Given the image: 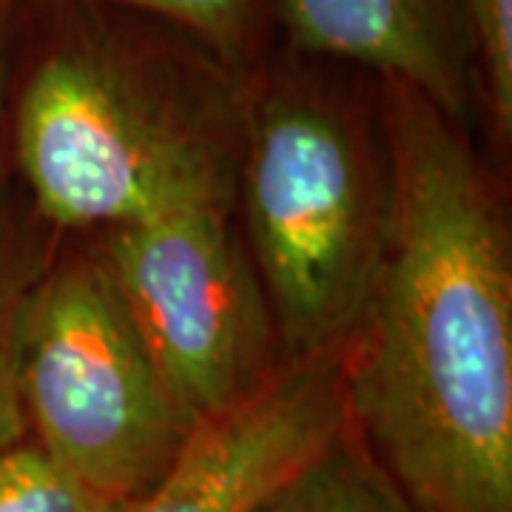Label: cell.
Returning <instances> with one entry per match:
<instances>
[{"label": "cell", "mask_w": 512, "mask_h": 512, "mask_svg": "<svg viewBox=\"0 0 512 512\" xmlns=\"http://www.w3.org/2000/svg\"><path fill=\"white\" fill-rule=\"evenodd\" d=\"M382 265L342 348L348 427L416 512H512V259L456 120L379 80Z\"/></svg>", "instance_id": "1"}, {"label": "cell", "mask_w": 512, "mask_h": 512, "mask_svg": "<svg viewBox=\"0 0 512 512\" xmlns=\"http://www.w3.org/2000/svg\"><path fill=\"white\" fill-rule=\"evenodd\" d=\"M15 148L37 208L63 228L131 225L188 205H231L225 151L254 72L163 20L109 6H32Z\"/></svg>", "instance_id": "2"}, {"label": "cell", "mask_w": 512, "mask_h": 512, "mask_svg": "<svg viewBox=\"0 0 512 512\" xmlns=\"http://www.w3.org/2000/svg\"><path fill=\"white\" fill-rule=\"evenodd\" d=\"M248 254L285 362L345 348L382 265L390 180L365 120L311 57L262 63L242 123Z\"/></svg>", "instance_id": "3"}, {"label": "cell", "mask_w": 512, "mask_h": 512, "mask_svg": "<svg viewBox=\"0 0 512 512\" xmlns=\"http://www.w3.org/2000/svg\"><path fill=\"white\" fill-rule=\"evenodd\" d=\"M12 345L29 439L97 493H148L202 424L168 387L100 256L20 293Z\"/></svg>", "instance_id": "4"}, {"label": "cell", "mask_w": 512, "mask_h": 512, "mask_svg": "<svg viewBox=\"0 0 512 512\" xmlns=\"http://www.w3.org/2000/svg\"><path fill=\"white\" fill-rule=\"evenodd\" d=\"M231 205H188L111 228L100 262L168 387L197 421L251 399L279 370L274 313Z\"/></svg>", "instance_id": "5"}, {"label": "cell", "mask_w": 512, "mask_h": 512, "mask_svg": "<svg viewBox=\"0 0 512 512\" xmlns=\"http://www.w3.org/2000/svg\"><path fill=\"white\" fill-rule=\"evenodd\" d=\"M345 427L342 350L285 362L251 399L202 421L174 467L120 512H251Z\"/></svg>", "instance_id": "6"}, {"label": "cell", "mask_w": 512, "mask_h": 512, "mask_svg": "<svg viewBox=\"0 0 512 512\" xmlns=\"http://www.w3.org/2000/svg\"><path fill=\"white\" fill-rule=\"evenodd\" d=\"M288 49L410 86L458 126L478 100L461 0H268Z\"/></svg>", "instance_id": "7"}, {"label": "cell", "mask_w": 512, "mask_h": 512, "mask_svg": "<svg viewBox=\"0 0 512 512\" xmlns=\"http://www.w3.org/2000/svg\"><path fill=\"white\" fill-rule=\"evenodd\" d=\"M251 512H416L345 427Z\"/></svg>", "instance_id": "8"}, {"label": "cell", "mask_w": 512, "mask_h": 512, "mask_svg": "<svg viewBox=\"0 0 512 512\" xmlns=\"http://www.w3.org/2000/svg\"><path fill=\"white\" fill-rule=\"evenodd\" d=\"M12 6H109L148 15L180 29L205 49L242 72H256L268 55L271 3L268 0H9Z\"/></svg>", "instance_id": "9"}, {"label": "cell", "mask_w": 512, "mask_h": 512, "mask_svg": "<svg viewBox=\"0 0 512 512\" xmlns=\"http://www.w3.org/2000/svg\"><path fill=\"white\" fill-rule=\"evenodd\" d=\"M126 504L97 493L29 436L0 453V512H120Z\"/></svg>", "instance_id": "10"}, {"label": "cell", "mask_w": 512, "mask_h": 512, "mask_svg": "<svg viewBox=\"0 0 512 512\" xmlns=\"http://www.w3.org/2000/svg\"><path fill=\"white\" fill-rule=\"evenodd\" d=\"M476 60L478 100L495 131H512V0H461Z\"/></svg>", "instance_id": "11"}, {"label": "cell", "mask_w": 512, "mask_h": 512, "mask_svg": "<svg viewBox=\"0 0 512 512\" xmlns=\"http://www.w3.org/2000/svg\"><path fill=\"white\" fill-rule=\"evenodd\" d=\"M18 296L20 293L12 291L9 271H6L3 254H0V453L29 436L26 416H23V407H20L15 345H12V325H15Z\"/></svg>", "instance_id": "12"}, {"label": "cell", "mask_w": 512, "mask_h": 512, "mask_svg": "<svg viewBox=\"0 0 512 512\" xmlns=\"http://www.w3.org/2000/svg\"><path fill=\"white\" fill-rule=\"evenodd\" d=\"M15 9L9 0H0V131H3V103H6V83H9V46L15 32Z\"/></svg>", "instance_id": "13"}]
</instances>
